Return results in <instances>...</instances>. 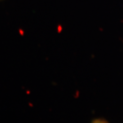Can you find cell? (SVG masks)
<instances>
[{"mask_svg": "<svg viewBox=\"0 0 123 123\" xmlns=\"http://www.w3.org/2000/svg\"><path fill=\"white\" fill-rule=\"evenodd\" d=\"M91 123H109V121L103 118H98V119H94Z\"/></svg>", "mask_w": 123, "mask_h": 123, "instance_id": "1", "label": "cell"}, {"mask_svg": "<svg viewBox=\"0 0 123 123\" xmlns=\"http://www.w3.org/2000/svg\"><path fill=\"white\" fill-rule=\"evenodd\" d=\"M2 1H4V0H0V3H1V2H2Z\"/></svg>", "mask_w": 123, "mask_h": 123, "instance_id": "2", "label": "cell"}]
</instances>
